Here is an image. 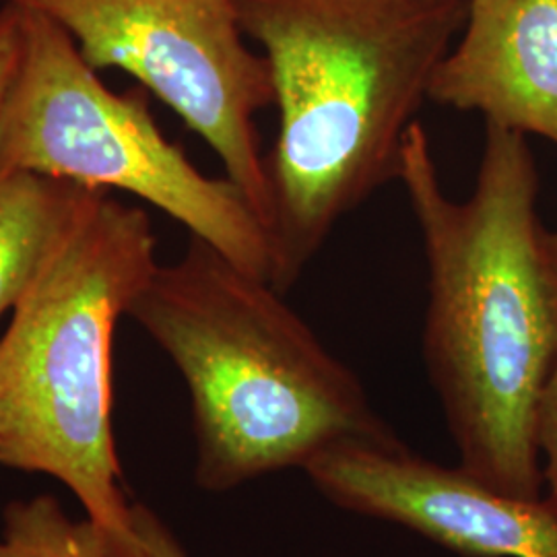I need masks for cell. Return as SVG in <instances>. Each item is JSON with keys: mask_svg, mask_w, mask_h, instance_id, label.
I'll use <instances>...</instances> for the list:
<instances>
[{"mask_svg": "<svg viewBox=\"0 0 557 557\" xmlns=\"http://www.w3.org/2000/svg\"><path fill=\"white\" fill-rule=\"evenodd\" d=\"M21 52V9L0 4V103Z\"/></svg>", "mask_w": 557, "mask_h": 557, "instance_id": "4fadbf2b", "label": "cell"}, {"mask_svg": "<svg viewBox=\"0 0 557 557\" xmlns=\"http://www.w3.org/2000/svg\"><path fill=\"white\" fill-rule=\"evenodd\" d=\"M126 317L188 388L205 492L304 471L345 442L397 438L358 374L283 294L202 239L190 236L182 259L158 264Z\"/></svg>", "mask_w": 557, "mask_h": 557, "instance_id": "3957f363", "label": "cell"}, {"mask_svg": "<svg viewBox=\"0 0 557 557\" xmlns=\"http://www.w3.org/2000/svg\"><path fill=\"white\" fill-rule=\"evenodd\" d=\"M543 252H545V260H547L557 296V232H547V230L543 232Z\"/></svg>", "mask_w": 557, "mask_h": 557, "instance_id": "5bb4252c", "label": "cell"}, {"mask_svg": "<svg viewBox=\"0 0 557 557\" xmlns=\"http://www.w3.org/2000/svg\"><path fill=\"white\" fill-rule=\"evenodd\" d=\"M341 510L409 529L465 557H557V499L522 498L398 438L333 446L304 467Z\"/></svg>", "mask_w": 557, "mask_h": 557, "instance_id": "52a82bcc", "label": "cell"}, {"mask_svg": "<svg viewBox=\"0 0 557 557\" xmlns=\"http://www.w3.org/2000/svg\"><path fill=\"white\" fill-rule=\"evenodd\" d=\"M133 520L145 557H188L176 535L147 506L133 504Z\"/></svg>", "mask_w": 557, "mask_h": 557, "instance_id": "7c38bea8", "label": "cell"}, {"mask_svg": "<svg viewBox=\"0 0 557 557\" xmlns=\"http://www.w3.org/2000/svg\"><path fill=\"white\" fill-rule=\"evenodd\" d=\"M156 252L149 215L94 190L0 337V465L59 479L110 557H145L120 487L112 349Z\"/></svg>", "mask_w": 557, "mask_h": 557, "instance_id": "277c9868", "label": "cell"}, {"mask_svg": "<svg viewBox=\"0 0 557 557\" xmlns=\"http://www.w3.org/2000/svg\"><path fill=\"white\" fill-rule=\"evenodd\" d=\"M271 66L273 278L289 292L341 221L398 178L469 0H234Z\"/></svg>", "mask_w": 557, "mask_h": 557, "instance_id": "7a4b0ae2", "label": "cell"}, {"mask_svg": "<svg viewBox=\"0 0 557 557\" xmlns=\"http://www.w3.org/2000/svg\"><path fill=\"white\" fill-rule=\"evenodd\" d=\"M94 190L34 172L0 174V319L27 294Z\"/></svg>", "mask_w": 557, "mask_h": 557, "instance_id": "9c48e42d", "label": "cell"}, {"mask_svg": "<svg viewBox=\"0 0 557 557\" xmlns=\"http://www.w3.org/2000/svg\"><path fill=\"white\" fill-rule=\"evenodd\" d=\"M147 94L112 91L54 21L21 9L20 59L0 103V174L34 172L128 193L271 283L264 221L232 180L202 174L161 133Z\"/></svg>", "mask_w": 557, "mask_h": 557, "instance_id": "5b68a950", "label": "cell"}, {"mask_svg": "<svg viewBox=\"0 0 557 557\" xmlns=\"http://www.w3.org/2000/svg\"><path fill=\"white\" fill-rule=\"evenodd\" d=\"M397 180L423 242V359L458 467L537 498V411L557 359V296L543 252L535 156L524 135L485 124L473 193L453 199L416 122Z\"/></svg>", "mask_w": 557, "mask_h": 557, "instance_id": "6da1fadb", "label": "cell"}, {"mask_svg": "<svg viewBox=\"0 0 557 557\" xmlns=\"http://www.w3.org/2000/svg\"><path fill=\"white\" fill-rule=\"evenodd\" d=\"M428 100L557 145V0H469Z\"/></svg>", "mask_w": 557, "mask_h": 557, "instance_id": "ba28073f", "label": "cell"}, {"mask_svg": "<svg viewBox=\"0 0 557 557\" xmlns=\"http://www.w3.org/2000/svg\"><path fill=\"white\" fill-rule=\"evenodd\" d=\"M54 21L98 73L119 69L170 106L220 158L271 230L257 114L275 106L271 66L248 48L234 0H0ZM271 234V232H269Z\"/></svg>", "mask_w": 557, "mask_h": 557, "instance_id": "8992f818", "label": "cell"}, {"mask_svg": "<svg viewBox=\"0 0 557 557\" xmlns=\"http://www.w3.org/2000/svg\"><path fill=\"white\" fill-rule=\"evenodd\" d=\"M537 448L543 483L557 499V359L539 403Z\"/></svg>", "mask_w": 557, "mask_h": 557, "instance_id": "8fae6325", "label": "cell"}, {"mask_svg": "<svg viewBox=\"0 0 557 557\" xmlns=\"http://www.w3.org/2000/svg\"><path fill=\"white\" fill-rule=\"evenodd\" d=\"M0 557H110L96 524L75 520L52 496L11 502L4 510Z\"/></svg>", "mask_w": 557, "mask_h": 557, "instance_id": "30bf717a", "label": "cell"}]
</instances>
